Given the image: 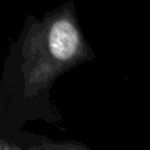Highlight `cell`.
<instances>
[{"instance_id": "cell-1", "label": "cell", "mask_w": 150, "mask_h": 150, "mask_svg": "<svg viewBox=\"0 0 150 150\" xmlns=\"http://www.w3.org/2000/svg\"><path fill=\"white\" fill-rule=\"evenodd\" d=\"M93 55L71 3L47 12L42 20L30 17L21 46L25 96L46 91L59 75Z\"/></svg>"}, {"instance_id": "cell-2", "label": "cell", "mask_w": 150, "mask_h": 150, "mask_svg": "<svg viewBox=\"0 0 150 150\" xmlns=\"http://www.w3.org/2000/svg\"><path fill=\"white\" fill-rule=\"evenodd\" d=\"M24 150H92L78 141H55L47 137H32L24 141Z\"/></svg>"}, {"instance_id": "cell-3", "label": "cell", "mask_w": 150, "mask_h": 150, "mask_svg": "<svg viewBox=\"0 0 150 150\" xmlns=\"http://www.w3.org/2000/svg\"><path fill=\"white\" fill-rule=\"evenodd\" d=\"M0 150H24V149L21 148V146H18L17 144L3 138V140L0 141Z\"/></svg>"}]
</instances>
